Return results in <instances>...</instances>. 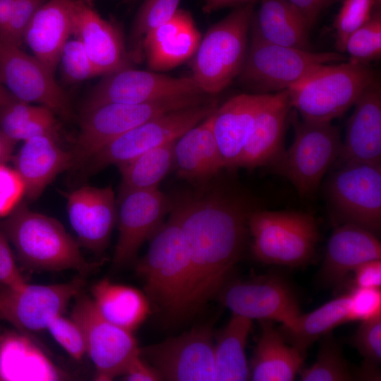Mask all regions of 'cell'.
I'll return each mask as SVG.
<instances>
[{
    "instance_id": "obj_1",
    "label": "cell",
    "mask_w": 381,
    "mask_h": 381,
    "mask_svg": "<svg viewBox=\"0 0 381 381\" xmlns=\"http://www.w3.org/2000/svg\"><path fill=\"white\" fill-rule=\"evenodd\" d=\"M254 210L248 198L207 185L171 201L169 213L184 235L190 263L177 319L197 313L217 297L241 256Z\"/></svg>"
},
{
    "instance_id": "obj_2",
    "label": "cell",
    "mask_w": 381,
    "mask_h": 381,
    "mask_svg": "<svg viewBox=\"0 0 381 381\" xmlns=\"http://www.w3.org/2000/svg\"><path fill=\"white\" fill-rule=\"evenodd\" d=\"M0 230L13 245L22 264L30 270H71L83 275L94 267L59 221L30 210L25 202H20L0 222Z\"/></svg>"
},
{
    "instance_id": "obj_3",
    "label": "cell",
    "mask_w": 381,
    "mask_h": 381,
    "mask_svg": "<svg viewBox=\"0 0 381 381\" xmlns=\"http://www.w3.org/2000/svg\"><path fill=\"white\" fill-rule=\"evenodd\" d=\"M376 78L366 64L347 60L320 66L286 91L302 119L329 123L353 106Z\"/></svg>"
},
{
    "instance_id": "obj_4",
    "label": "cell",
    "mask_w": 381,
    "mask_h": 381,
    "mask_svg": "<svg viewBox=\"0 0 381 381\" xmlns=\"http://www.w3.org/2000/svg\"><path fill=\"white\" fill-rule=\"evenodd\" d=\"M254 3L237 6L201 37L192 57V78L200 91L214 95L239 76L248 50Z\"/></svg>"
},
{
    "instance_id": "obj_5",
    "label": "cell",
    "mask_w": 381,
    "mask_h": 381,
    "mask_svg": "<svg viewBox=\"0 0 381 381\" xmlns=\"http://www.w3.org/2000/svg\"><path fill=\"white\" fill-rule=\"evenodd\" d=\"M146 254L136 265L144 293L158 310L177 319L190 274L188 247L179 225L169 215L149 240Z\"/></svg>"
},
{
    "instance_id": "obj_6",
    "label": "cell",
    "mask_w": 381,
    "mask_h": 381,
    "mask_svg": "<svg viewBox=\"0 0 381 381\" xmlns=\"http://www.w3.org/2000/svg\"><path fill=\"white\" fill-rule=\"evenodd\" d=\"M206 95H184L140 104L109 102L84 107L71 152L72 167L85 164L107 144L152 118L208 101Z\"/></svg>"
},
{
    "instance_id": "obj_7",
    "label": "cell",
    "mask_w": 381,
    "mask_h": 381,
    "mask_svg": "<svg viewBox=\"0 0 381 381\" xmlns=\"http://www.w3.org/2000/svg\"><path fill=\"white\" fill-rule=\"evenodd\" d=\"M248 228L253 256L270 265H304L315 255L320 238L316 219L300 211L254 210Z\"/></svg>"
},
{
    "instance_id": "obj_8",
    "label": "cell",
    "mask_w": 381,
    "mask_h": 381,
    "mask_svg": "<svg viewBox=\"0 0 381 381\" xmlns=\"http://www.w3.org/2000/svg\"><path fill=\"white\" fill-rule=\"evenodd\" d=\"M289 121L294 131L293 143L271 166L293 184L301 196H310L339 157L340 131L332 122L299 119L295 109L290 111Z\"/></svg>"
},
{
    "instance_id": "obj_9",
    "label": "cell",
    "mask_w": 381,
    "mask_h": 381,
    "mask_svg": "<svg viewBox=\"0 0 381 381\" xmlns=\"http://www.w3.org/2000/svg\"><path fill=\"white\" fill-rule=\"evenodd\" d=\"M347 60V55L338 52H313L251 36L239 78L255 94H272L289 89L322 65Z\"/></svg>"
},
{
    "instance_id": "obj_10",
    "label": "cell",
    "mask_w": 381,
    "mask_h": 381,
    "mask_svg": "<svg viewBox=\"0 0 381 381\" xmlns=\"http://www.w3.org/2000/svg\"><path fill=\"white\" fill-rule=\"evenodd\" d=\"M215 101L174 110L152 118L121 135L93 155L86 162L90 173L110 165L119 166L142 153L179 138L210 115Z\"/></svg>"
},
{
    "instance_id": "obj_11",
    "label": "cell",
    "mask_w": 381,
    "mask_h": 381,
    "mask_svg": "<svg viewBox=\"0 0 381 381\" xmlns=\"http://www.w3.org/2000/svg\"><path fill=\"white\" fill-rule=\"evenodd\" d=\"M327 196L340 223L375 234L381 226V164H340L327 183Z\"/></svg>"
},
{
    "instance_id": "obj_12",
    "label": "cell",
    "mask_w": 381,
    "mask_h": 381,
    "mask_svg": "<svg viewBox=\"0 0 381 381\" xmlns=\"http://www.w3.org/2000/svg\"><path fill=\"white\" fill-rule=\"evenodd\" d=\"M71 318L80 326L86 353L94 364L95 380L110 381L121 375L128 363L140 354L133 332L105 319L91 297L82 293L75 298Z\"/></svg>"
},
{
    "instance_id": "obj_13",
    "label": "cell",
    "mask_w": 381,
    "mask_h": 381,
    "mask_svg": "<svg viewBox=\"0 0 381 381\" xmlns=\"http://www.w3.org/2000/svg\"><path fill=\"white\" fill-rule=\"evenodd\" d=\"M213 333L208 325L140 349L162 380L216 381Z\"/></svg>"
},
{
    "instance_id": "obj_14",
    "label": "cell",
    "mask_w": 381,
    "mask_h": 381,
    "mask_svg": "<svg viewBox=\"0 0 381 381\" xmlns=\"http://www.w3.org/2000/svg\"><path fill=\"white\" fill-rule=\"evenodd\" d=\"M0 80L18 100L47 107L64 119L73 112L54 73L34 55L0 38Z\"/></svg>"
},
{
    "instance_id": "obj_15",
    "label": "cell",
    "mask_w": 381,
    "mask_h": 381,
    "mask_svg": "<svg viewBox=\"0 0 381 381\" xmlns=\"http://www.w3.org/2000/svg\"><path fill=\"white\" fill-rule=\"evenodd\" d=\"M117 207L119 237L112 265L120 269L135 260L144 242L164 223L171 201L158 188H120Z\"/></svg>"
},
{
    "instance_id": "obj_16",
    "label": "cell",
    "mask_w": 381,
    "mask_h": 381,
    "mask_svg": "<svg viewBox=\"0 0 381 381\" xmlns=\"http://www.w3.org/2000/svg\"><path fill=\"white\" fill-rule=\"evenodd\" d=\"M84 282L75 278L65 283L25 284L18 289L0 286V319L23 333L46 329L49 320L63 314L81 293Z\"/></svg>"
},
{
    "instance_id": "obj_17",
    "label": "cell",
    "mask_w": 381,
    "mask_h": 381,
    "mask_svg": "<svg viewBox=\"0 0 381 381\" xmlns=\"http://www.w3.org/2000/svg\"><path fill=\"white\" fill-rule=\"evenodd\" d=\"M217 297L232 313L291 326L301 315L298 299L282 277L267 275L226 283Z\"/></svg>"
},
{
    "instance_id": "obj_18",
    "label": "cell",
    "mask_w": 381,
    "mask_h": 381,
    "mask_svg": "<svg viewBox=\"0 0 381 381\" xmlns=\"http://www.w3.org/2000/svg\"><path fill=\"white\" fill-rule=\"evenodd\" d=\"M192 94H204L192 76L172 77L127 67L104 75L84 107L109 102L140 104Z\"/></svg>"
},
{
    "instance_id": "obj_19",
    "label": "cell",
    "mask_w": 381,
    "mask_h": 381,
    "mask_svg": "<svg viewBox=\"0 0 381 381\" xmlns=\"http://www.w3.org/2000/svg\"><path fill=\"white\" fill-rule=\"evenodd\" d=\"M69 222L80 243L101 253L107 247L117 210L111 186H81L66 194Z\"/></svg>"
},
{
    "instance_id": "obj_20",
    "label": "cell",
    "mask_w": 381,
    "mask_h": 381,
    "mask_svg": "<svg viewBox=\"0 0 381 381\" xmlns=\"http://www.w3.org/2000/svg\"><path fill=\"white\" fill-rule=\"evenodd\" d=\"M72 35L83 44L100 75L129 67V57L118 28L92 7L90 0H78Z\"/></svg>"
},
{
    "instance_id": "obj_21",
    "label": "cell",
    "mask_w": 381,
    "mask_h": 381,
    "mask_svg": "<svg viewBox=\"0 0 381 381\" xmlns=\"http://www.w3.org/2000/svg\"><path fill=\"white\" fill-rule=\"evenodd\" d=\"M381 258V243L374 233L351 223L338 224L329 238L319 272L322 283L339 287L360 265Z\"/></svg>"
},
{
    "instance_id": "obj_22",
    "label": "cell",
    "mask_w": 381,
    "mask_h": 381,
    "mask_svg": "<svg viewBox=\"0 0 381 381\" xmlns=\"http://www.w3.org/2000/svg\"><path fill=\"white\" fill-rule=\"evenodd\" d=\"M354 106L337 160L339 164H381V88L377 78L364 90Z\"/></svg>"
},
{
    "instance_id": "obj_23",
    "label": "cell",
    "mask_w": 381,
    "mask_h": 381,
    "mask_svg": "<svg viewBox=\"0 0 381 381\" xmlns=\"http://www.w3.org/2000/svg\"><path fill=\"white\" fill-rule=\"evenodd\" d=\"M271 94L243 93L217 106L212 113V131L223 169L237 168L255 116Z\"/></svg>"
},
{
    "instance_id": "obj_24",
    "label": "cell",
    "mask_w": 381,
    "mask_h": 381,
    "mask_svg": "<svg viewBox=\"0 0 381 381\" xmlns=\"http://www.w3.org/2000/svg\"><path fill=\"white\" fill-rule=\"evenodd\" d=\"M291 107L286 90L270 95L258 112L237 168L271 165L284 151L286 123Z\"/></svg>"
},
{
    "instance_id": "obj_25",
    "label": "cell",
    "mask_w": 381,
    "mask_h": 381,
    "mask_svg": "<svg viewBox=\"0 0 381 381\" xmlns=\"http://www.w3.org/2000/svg\"><path fill=\"white\" fill-rule=\"evenodd\" d=\"M200 40L191 15L179 9L169 20L145 35L142 51L150 69L165 71L192 58Z\"/></svg>"
},
{
    "instance_id": "obj_26",
    "label": "cell",
    "mask_w": 381,
    "mask_h": 381,
    "mask_svg": "<svg viewBox=\"0 0 381 381\" xmlns=\"http://www.w3.org/2000/svg\"><path fill=\"white\" fill-rule=\"evenodd\" d=\"M13 162L23 181L25 195L35 200L59 174L72 167L73 159L71 152L58 144L55 135L47 134L23 141Z\"/></svg>"
},
{
    "instance_id": "obj_27",
    "label": "cell",
    "mask_w": 381,
    "mask_h": 381,
    "mask_svg": "<svg viewBox=\"0 0 381 381\" xmlns=\"http://www.w3.org/2000/svg\"><path fill=\"white\" fill-rule=\"evenodd\" d=\"M78 0H48L36 12L23 38L33 55L54 74L61 52L72 35Z\"/></svg>"
},
{
    "instance_id": "obj_28",
    "label": "cell",
    "mask_w": 381,
    "mask_h": 381,
    "mask_svg": "<svg viewBox=\"0 0 381 381\" xmlns=\"http://www.w3.org/2000/svg\"><path fill=\"white\" fill-rule=\"evenodd\" d=\"M212 113L183 133L174 145L178 176L200 186L209 183L224 169L212 131Z\"/></svg>"
},
{
    "instance_id": "obj_29",
    "label": "cell",
    "mask_w": 381,
    "mask_h": 381,
    "mask_svg": "<svg viewBox=\"0 0 381 381\" xmlns=\"http://www.w3.org/2000/svg\"><path fill=\"white\" fill-rule=\"evenodd\" d=\"M261 333L249 365L253 381H291L294 380L305 356L288 345L273 321L260 320Z\"/></svg>"
},
{
    "instance_id": "obj_30",
    "label": "cell",
    "mask_w": 381,
    "mask_h": 381,
    "mask_svg": "<svg viewBox=\"0 0 381 381\" xmlns=\"http://www.w3.org/2000/svg\"><path fill=\"white\" fill-rule=\"evenodd\" d=\"M251 36L265 42L311 50L309 31L305 20L288 0H260L253 13Z\"/></svg>"
},
{
    "instance_id": "obj_31",
    "label": "cell",
    "mask_w": 381,
    "mask_h": 381,
    "mask_svg": "<svg viewBox=\"0 0 381 381\" xmlns=\"http://www.w3.org/2000/svg\"><path fill=\"white\" fill-rule=\"evenodd\" d=\"M92 299L108 321L133 332L147 318L150 303L140 290L104 279L93 285Z\"/></svg>"
},
{
    "instance_id": "obj_32",
    "label": "cell",
    "mask_w": 381,
    "mask_h": 381,
    "mask_svg": "<svg viewBox=\"0 0 381 381\" xmlns=\"http://www.w3.org/2000/svg\"><path fill=\"white\" fill-rule=\"evenodd\" d=\"M252 321L232 313L229 322L217 333L214 344L216 381L249 380L245 349Z\"/></svg>"
},
{
    "instance_id": "obj_33",
    "label": "cell",
    "mask_w": 381,
    "mask_h": 381,
    "mask_svg": "<svg viewBox=\"0 0 381 381\" xmlns=\"http://www.w3.org/2000/svg\"><path fill=\"white\" fill-rule=\"evenodd\" d=\"M347 322H351L349 293L309 313L301 314L291 326H282L279 331L287 344L306 356L308 349L316 340Z\"/></svg>"
},
{
    "instance_id": "obj_34",
    "label": "cell",
    "mask_w": 381,
    "mask_h": 381,
    "mask_svg": "<svg viewBox=\"0 0 381 381\" xmlns=\"http://www.w3.org/2000/svg\"><path fill=\"white\" fill-rule=\"evenodd\" d=\"M55 114L47 107L16 100L0 106V130L15 144L32 137L56 135Z\"/></svg>"
},
{
    "instance_id": "obj_35",
    "label": "cell",
    "mask_w": 381,
    "mask_h": 381,
    "mask_svg": "<svg viewBox=\"0 0 381 381\" xmlns=\"http://www.w3.org/2000/svg\"><path fill=\"white\" fill-rule=\"evenodd\" d=\"M175 140L147 150L121 164V189L150 190L158 188L160 181L174 165Z\"/></svg>"
},
{
    "instance_id": "obj_36",
    "label": "cell",
    "mask_w": 381,
    "mask_h": 381,
    "mask_svg": "<svg viewBox=\"0 0 381 381\" xmlns=\"http://www.w3.org/2000/svg\"><path fill=\"white\" fill-rule=\"evenodd\" d=\"M320 347L315 363L308 368L300 369L303 381H349L356 380L354 373L346 359L342 344L332 332L319 339Z\"/></svg>"
},
{
    "instance_id": "obj_37",
    "label": "cell",
    "mask_w": 381,
    "mask_h": 381,
    "mask_svg": "<svg viewBox=\"0 0 381 381\" xmlns=\"http://www.w3.org/2000/svg\"><path fill=\"white\" fill-rule=\"evenodd\" d=\"M350 341L364 358L362 367L356 373L358 377L378 380L381 362V315L361 321Z\"/></svg>"
},
{
    "instance_id": "obj_38",
    "label": "cell",
    "mask_w": 381,
    "mask_h": 381,
    "mask_svg": "<svg viewBox=\"0 0 381 381\" xmlns=\"http://www.w3.org/2000/svg\"><path fill=\"white\" fill-rule=\"evenodd\" d=\"M181 0H144L133 24L131 33V56L133 60L140 58L142 43L145 35L169 20L179 9Z\"/></svg>"
},
{
    "instance_id": "obj_39",
    "label": "cell",
    "mask_w": 381,
    "mask_h": 381,
    "mask_svg": "<svg viewBox=\"0 0 381 381\" xmlns=\"http://www.w3.org/2000/svg\"><path fill=\"white\" fill-rule=\"evenodd\" d=\"M353 63L366 64L381 56V14L376 9L371 18L348 38L345 52Z\"/></svg>"
},
{
    "instance_id": "obj_40",
    "label": "cell",
    "mask_w": 381,
    "mask_h": 381,
    "mask_svg": "<svg viewBox=\"0 0 381 381\" xmlns=\"http://www.w3.org/2000/svg\"><path fill=\"white\" fill-rule=\"evenodd\" d=\"M380 8L376 0H342L333 23L338 52L345 54V45L349 36L365 24L373 12Z\"/></svg>"
},
{
    "instance_id": "obj_41",
    "label": "cell",
    "mask_w": 381,
    "mask_h": 381,
    "mask_svg": "<svg viewBox=\"0 0 381 381\" xmlns=\"http://www.w3.org/2000/svg\"><path fill=\"white\" fill-rule=\"evenodd\" d=\"M64 80L76 83L100 75L82 43L78 39L68 40L61 52L59 64Z\"/></svg>"
},
{
    "instance_id": "obj_42",
    "label": "cell",
    "mask_w": 381,
    "mask_h": 381,
    "mask_svg": "<svg viewBox=\"0 0 381 381\" xmlns=\"http://www.w3.org/2000/svg\"><path fill=\"white\" fill-rule=\"evenodd\" d=\"M54 339L74 360L80 361L86 353L85 342L78 324L63 314L52 318L47 328Z\"/></svg>"
},
{
    "instance_id": "obj_43",
    "label": "cell",
    "mask_w": 381,
    "mask_h": 381,
    "mask_svg": "<svg viewBox=\"0 0 381 381\" xmlns=\"http://www.w3.org/2000/svg\"><path fill=\"white\" fill-rule=\"evenodd\" d=\"M47 1L15 0L11 17L4 28L0 32V38L20 47L33 16Z\"/></svg>"
},
{
    "instance_id": "obj_44",
    "label": "cell",
    "mask_w": 381,
    "mask_h": 381,
    "mask_svg": "<svg viewBox=\"0 0 381 381\" xmlns=\"http://www.w3.org/2000/svg\"><path fill=\"white\" fill-rule=\"evenodd\" d=\"M351 321H363L381 315V291L354 286L349 293Z\"/></svg>"
},
{
    "instance_id": "obj_45",
    "label": "cell",
    "mask_w": 381,
    "mask_h": 381,
    "mask_svg": "<svg viewBox=\"0 0 381 381\" xmlns=\"http://www.w3.org/2000/svg\"><path fill=\"white\" fill-rule=\"evenodd\" d=\"M25 188L14 169L0 164V217L8 216L21 202Z\"/></svg>"
},
{
    "instance_id": "obj_46",
    "label": "cell",
    "mask_w": 381,
    "mask_h": 381,
    "mask_svg": "<svg viewBox=\"0 0 381 381\" xmlns=\"http://www.w3.org/2000/svg\"><path fill=\"white\" fill-rule=\"evenodd\" d=\"M25 284L27 282L16 263L7 238L0 230V286L18 289Z\"/></svg>"
},
{
    "instance_id": "obj_47",
    "label": "cell",
    "mask_w": 381,
    "mask_h": 381,
    "mask_svg": "<svg viewBox=\"0 0 381 381\" xmlns=\"http://www.w3.org/2000/svg\"><path fill=\"white\" fill-rule=\"evenodd\" d=\"M353 272H354V286L380 289V259L365 262Z\"/></svg>"
},
{
    "instance_id": "obj_48",
    "label": "cell",
    "mask_w": 381,
    "mask_h": 381,
    "mask_svg": "<svg viewBox=\"0 0 381 381\" xmlns=\"http://www.w3.org/2000/svg\"><path fill=\"white\" fill-rule=\"evenodd\" d=\"M305 20L308 28L325 9L342 0H288Z\"/></svg>"
},
{
    "instance_id": "obj_49",
    "label": "cell",
    "mask_w": 381,
    "mask_h": 381,
    "mask_svg": "<svg viewBox=\"0 0 381 381\" xmlns=\"http://www.w3.org/2000/svg\"><path fill=\"white\" fill-rule=\"evenodd\" d=\"M121 375L128 381L162 380L158 373L140 354L128 363Z\"/></svg>"
},
{
    "instance_id": "obj_50",
    "label": "cell",
    "mask_w": 381,
    "mask_h": 381,
    "mask_svg": "<svg viewBox=\"0 0 381 381\" xmlns=\"http://www.w3.org/2000/svg\"><path fill=\"white\" fill-rule=\"evenodd\" d=\"M256 0H205L203 10L206 13L219 10L228 6H239Z\"/></svg>"
},
{
    "instance_id": "obj_51",
    "label": "cell",
    "mask_w": 381,
    "mask_h": 381,
    "mask_svg": "<svg viewBox=\"0 0 381 381\" xmlns=\"http://www.w3.org/2000/svg\"><path fill=\"white\" fill-rule=\"evenodd\" d=\"M14 145L0 130V164H5L11 158Z\"/></svg>"
},
{
    "instance_id": "obj_52",
    "label": "cell",
    "mask_w": 381,
    "mask_h": 381,
    "mask_svg": "<svg viewBox=\"0 0 381 381\" xmlns=\"http://www.w3.org/2000/svg\"><path fill=\"white\" fill-rule=\"evenodd\" d=\"M15 0H0V32L7 24L13 8Z\"/></svg>"
},
{
    "instance_id": "obj_53",
    "label": "cell",
    "mask_w": 381,
    "mask_h": 381,
    "mask_svg": "<svg viewBox=\"0 0 381 381\" xmlns=\"http://www.w3.org/2000/svg\"><path fill=\"white\" fill-rule=\"evenodd\" d=\"M18 100L0 80V106Z\"/></svg>"
},
{
    "instance_id": "obj_54",
    "label": "cell",
    "mask_w": 381,
    "mask_h": 381,
    "mask_svg": "<svg viewBox=\"0 0 381 381\" xmlns=\"http://www.w3.org/2000/svg\"><path fill=\"white\" fill-rule=\"evenodd\" d=\"M377 5L380 7L381 0H376Z\"/></svg>"
},
{
    "instance_id": "obj_55",
    "label": "cell",
    "mask_w": 381,
    "mask_h": 381,
    "mask_svg": "<svg viewBox=\"0 0 381 381\" xmlns=\"http://www.w3.org/2000/svg\"><path fill=\"white\" fill-rule=\"evenodd\" d=\"M1 336V335H0Z\"/></svg>"
}]
</instances>
